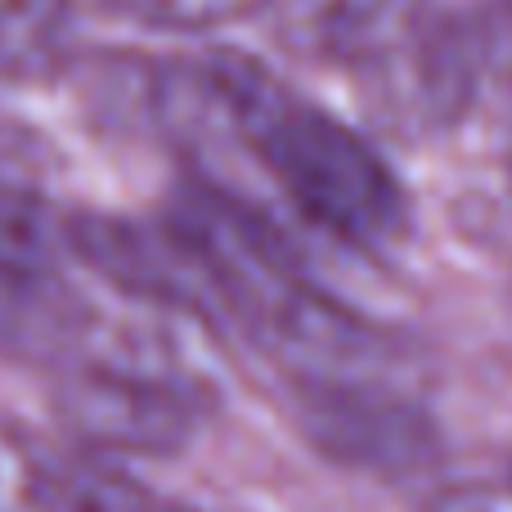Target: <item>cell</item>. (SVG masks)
<instances>
[{
    "instance_id": "obj_8",
    "label": "cell",
    "mask_w": 512,
    "mask_h": 512,
    "mask_svg": "<svg viewBox=\"0 0 512 512\" xmlns=\"http://www.w3.org/2000/svg\"><path fill=\"white\" fill-rule=\"evenodd\" d=\"M99 5L162 32H212L265 9V0H99Z\"/></svg>"
},
{
    "instance_id": "obj_5",
    "label": "cell",
    "mask_w": 512,
    "mask_h": 512,
    "mask_svg": "<svg viewBox=\"0 0 512 512\" xmlns=\"http://www.w3.org/2000/svg\"><path fill=\"white\" fill-rule=\"evenodd\" d=\"M436 23L432 0H292V32L310 54L378 72Z\"/></svg>"
},
{
    "instance_id": "obj_1",
    "label": "cell",
    "mask_w": 512,
    "mask_h": 512,
    "mask_svg": "<svg viewBox=\"0 0 512 512\" xmlns=\"http://www.w3.org/2000/svg\"><path fill=\"white\" fill-rule=\"evenodd\" d=\"M248 333L274 360H283L292 373H301V387H333V382H387L382 373L396 364V342L355 315L351 306L333 301L306 283L301 274H288L274 283L261 301L243 315Z\"/></svg>"
},
{
    "instance_id": "obj_10",
    "label": "cell",
    "mask_w": 512,
    "mask_h": 512,
    "mask_svg": "<svg viewBox=\"0 0 512 512\" xmlns=\"http://www.w3.org/2000/svg\"><path fill=\"white\" fill-rule=\"evenodd\" d=\"M149 512H194V508H185V504H149Z\"/></svg>"
},
{
    "instance_id": "obj_4",
    "label": "cell",
    "mask_w": 512,
    "mask_h": 512,
    "mask_svg": "<svg viewBox=\"0 0 512 512\" xmlns=\"http://www.w3.org/2000/svg\"><path fill=\"white\" fill-rule=\"evenodd\" d=\"M63 239L90 270H99L108 283L126 288L131 297H149L176 310H198V315L221 310L194 252L180 243L171 225L140 230V225L108 221V216H81L63 230Z\"/></svg>"
},
{
    "instance_id": "obj_9",
    "label": "cell",
    "mask_w": 512,
    "mask_h": 512,
    "mask_svg": "<svg viewBox=\"0 0 512 512\" xmlns=\"http://www.w3.org/2000/svg\"><path fill=\"white\" fill-rule=\"evenodd\" d=\"M427 512H512V495L495 486H450L427 504Z\"/></svg>"
},
{
    "instance_id": "obj_6",
    "label": "cell",
    "mask_w": 512,
    "mask_h": 512,
    "mask_svg": "<svg viewBox=\"0 0 512 512\" xmlns=\"http://www.w3.org/2000/svg\"><path fill=\"white\" fill-rule=\"evenodd\" d=\"M77 50L72 0H0V77L50 81Z\"/></svg>"
},
{
    "instance_id": "obj_7",
    "label": "cell",
    "mask_w": 512,
    "mask_h": 512,
    "mask_svg": "<svg viewBox=\"0 0 512 512\" xmlns=\"http://www.w3.org/2000/svg\"><path fill=\"white\" fill-rule=\"evenodd\" d=\"M32 504L41 512H149V495L108 463L63 459L36 468Z\"/></svg>"
},
{
    "instance_id": "obj_2",
    "label": "cell",
    "mask_w": 512,
    "mask_h": 512,
    "mask_svg": "<svg viewBox=\"0 0 512 512\" xmlns=\"http://www.w3.org/2000/svg\"><path fill=\"white\" fill-rule=\"evenodd\" d=\"M301 432L324 459L373 477H414L441 459V427L387 382L301 387Z\"/></svg>"
},
{
    "instance_id": "obj_3",
    "label": "cell",
    "mask_w": 512,
    "mask_h": 512,
    "mask_svg": "<svg viewBox=\"0 0 512 512\" xmlns=\"http://www.w3.org/2000/svg\"><path fill=\"white\" fill-rule=\"evenodd\" d=\"M59 418L77 441L108 454H171L194 432L185 391L117 364L72 369L59 387Z\"/></svg>"
}]
</instances>
